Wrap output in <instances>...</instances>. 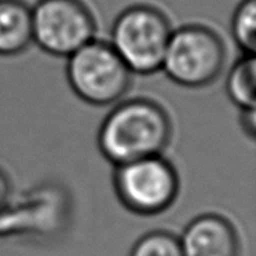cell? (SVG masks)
Segmentation results:
<instances>
[{"label":"cell","instance_id":"cell-7","mask_svg":"<svg viewBox=\"0 0 256 256\" xmlns=\"http://www.w3.org/2000/svg\"><path fill=\"white\" fill-rule=\"evenodd\" d=\"M184 256H240L241 241L237 228L219 214L200 215L179 237Z\"/></svg>","mask_w":256,"mask_h":256},{"label":"cell","instance_id":"cell-10","mask_svg":"<svg viewBox=\"0 0 256 256\" xmlns=\"http://www.w3.org/2000/svg\"><path fill=\"white\" fill-rule=\"evenodd\" d=\"M230 32L242 54L256 52V0H241L232 17Z\"/></svg>","mask_w":256,"mask_h":256},{"label":"cell","instance_id":"cell-2","mask_svg":"<svg viewBox=\"0 0 256 256\" xmlns=\"http://www.w3.org/2000/svg\"><path fill=\"white\" fill-rule=\"evenodd\" d=\"M171 32L166 12L153 4L136 3L114 18L109 43L134 74L150 76L162 70Z\"/></svg>","mask_w":256,"mask_h":256},{"label":"cell","instance_id":"cell-4","mask_svg":"<svg viewBox=\"0 0 256 256\" xmlns=\"http://www.w3.org/2000/svg\"><path fill=\"white\" fill-rule=\"evenodd\" d=\"M134 73L109 42L94 39L68 56L66 78L78 98L92 106L117 104L132 84Z\"/></svg>","mask_w":256,"mask_h":256},{"label":"cell","instance_id":"cell-8","mask_svg":"<svg viewBox=\"0 0 256 256\" xmlns=\"http://www.w3.org/2000/svg\"><path fill=\"white\" fill-rule=\"evenodd\" d=\"M32 43V7L25 0H0V56H20Z\"/></svg>","mask_w":256,"mask_h":256},{"label":"cell","instance_id":"cell-12","mask_svg":"<svg viewBox=\"0 0 256 256\" xmlns=\"http://www.w3.org/2000/svg\"><path fill=\"white\" fill-rule=\"evenodd\" d=\"M240 124L242 127V131L250 138H255L256 134V110L255 108L250 109H242L240 114Z\"/></svg>","mask_w":256,"mask_h":256},{"label":"cell","instance_id":"cell-11","mask_svg":"<svg viewBox=\"0 0 256 256\" xmlns=\"http://www.w3.org/2000/svg\"><path fill=\"white\" fill-rule=\"evenodd\" d=\"M130 256H184L179 237L166 230L142 236L132 246Z\"/></svg>","mask_w":256,"mask_h":256},{"label":"cell","instance_id":"cell-13","mask_svg":"<svg viewBox=\"0 0 256 256\" xmlns=\"http://www.w3.org/2000/svg\"><path fill=\"white\" fill-rule=\"evenodd\" d=\"M12 193V184L10 179L7 176L3 170H0V211L6 206Z\"/></svg>","mask_w":256,"mask_h":256},{"label":"cell","instance_id":"cell-5","mask_svg":"<svg viewBox=\"0 0 256 256\" xmlns=\"http://www.w3.org/2000/svg\"><path fill=\"white\" fill-rule=\"evenodd\" d=\"M113 186L117 198L128 211L153 216L175 202L180 180L171 162L162 154L116 166Z\"/></svg>","mask_w":256,"mask_h":256},{"label":"cell","instance_id":"cell-1","mask_svg":"<svg viewBox=\"0 0 256 256\" xmlns=\"http://www.w3.org/2000/svg\"><path fill=\"white\" fill-rule=\"evenodd\" d=\"M172 120L166 108L150 98L117 102L98 131V146L114 167L152 156H162L171 142Z\"/></svg>","mask_w":256,"mask_h":256},{"label":"cell","instance_id":"cell-9","mask_svg":"<svg viewBox=\"0 0 256 256\" xmlns=\"http://www.w3.org/2000/svg\"><path fill=\"white\" fill-rule=\"evenodd\" d=\"M226 92L240 110L255 108L256 104V58L242 54L228 70Z\"/></svg>","mask_w":256,"mask_h":256},{"label":"cell","instance_id":"cell-6","mask_svg":"<svg viewBox=\"0 0 256 256\" xmlns=\"http://www.w3.org/2000/svg\"><path fill=\"white\" fill-rule=\"evenodd\" d=\"M32 29L40 50L68 58L95 39L98 26L83 0H38L32 7Z\"/></svg>","mask_w":256,"mask_h":256},{"label":"cell","instance_id":"cell-3","mask_svg":"<svg viewBox=\"0 0 256 256\" xmlns=\"http://www.w3.org/2000/svg\"><path fill=\"white\" fill-rule=\"evenodd\" d=\"M226 62V44L206 25L188 24L172 29L162 70L186 88H202L216 82Z\"/></svg>","mask_w":256,"mask_h":256}]
</instances>
